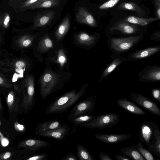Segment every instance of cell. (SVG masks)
<instances>
[{"instance_id":"6da1fadb","label":"cell","mask_w":160,"mask_h":160,"mask_svg":"<svg viewBox=\"0 0 160 160\" xmlns=\"http://www.w3.org/2000/svg\"><path fill=\"white\" fill-rule=\"evenodd\" d=\"M76 90L70 91L52 102L46 109L45 113L51 115L61 113L67 111L83 95L86 91V88L83 87L77 92Z\"/></svg>"},{"instance_id":"7a4b0ae2","label":"cell","mask_w":160,"mask_h":160,"mask_svg":"<svg viewBox=\"0 0 160 160\" xmlns=\"http://www.w3.org/2000/svg\"><path fill=\"white\" fill-rule=\"evenodd\" d=\"M119 120V117L117 114L107 113L94 117L89 122L81 125L90 129H102L116 125Z\"/></svg>"},{"instance_id":"3957f363","label":"cell","mask_w":160,"mask_h":160,"mask_svg":"<svg viewBox=\"0 0 160 160\" xmlns=\"http://www.w3.org/2000/svg\"><path fill=\"white\" fill-rule=\"evenodd\" d=\"M142 38V36L136 35L123 38H112L110 41L111 49L117 53L127 51Z\"/></svg>"},{"instance_id":"277c9868","label":"cell","mask_w":160,"mask_h":160,"mask_svg":"<svg viewBox=\"0 0 160 160\" xmlns=\"http://www.w3.org/2000/svg\"><path fill=\"white\" fill-rule=\"evenodd\" d=\"M58 80L57 73L52 71H47L42 75L40 79V91L43 100H45L54 92Z\"/></svg>"},{"instance_id":"5b68a950","label":"cell","mask_w":160,"mask_h":160,"mask_svg":"<svg viewBox=\"0 0 160 160\" xmlns=\"http://www.w3.org/2000/svg\"><path fill=\"white\" fill-rule=\"evenodd\" d=\"M96 102V97L92 96L76 104L68 117L71 120L74 118L82 114H91L94 110Z\"/></svg>"},{"instance_id":"8992f818","label":"cell","mask_w":160,"mask_h":160,"mask_svg":"<svg viewBox=\"0 0 160 160\" xmlns=\"http://www.w3.org/2000/svg\"><path fill=\"white\" fill-rule=\"evenodd\" d=\"M24 85L27 93H25L24 90L23 105L25 109L28 110L31 108L35 103L34 81L32 76L28 75L26 77L24 80Z\"/></svg>"},{"instance_id":"52a82bcc","label":"cell","mask_w":160,"mask_h":160,"mask_svg":"<svg viewBox=\"0 0 160 160\" xmlns=\"http://www.w3.org/2000/svg\"><path fill=\"white\" fill-rule=\"evenodd\" d=\"M130 98L133 102L150 112L160 116V108L154 102L148 98L138 93H131Z\"/></svg>"},{"instance_id":"ba28073f","label":"cell","mask_w":160,"mask_h":160,"mask_svg":"<svg viewBox=\"0 0 160 160\" xmlns=\"http://www.w3.org/2000/svg\"><path fill=\"white\" fill-rule=\"evenodd\" d=\"M74 130H72L66 124H62L59 127L49 131L38 132L37 135L55 138L58 140H62L67 136L72 135Z\"/></svg>"},{"instance_id":"9c48e42d","label":"cell","mask_w":160,"mask_h":160,"mask_svg":"<svg viewBox=\"0 0 160 160\" xmlns=\"http://www.w3.org/2000/svg\"><path fill=\"white\" fill-rule=\"evenodd\" d=\"M156 124L150 122L142 123L140 129V138L142 142L148 145L151 140L154 139V130L158 128Z\"/></svg>"},{"instance_id":"30bf717a","label":"cell","mask_w":160,"mask_h":160,"mask_svg":"<svg viewBox=\"0 0 160 160\" xmlns=\"http://www.w3.org/2000/svg\"><path fill=\"white\" fill-rule=\"evenodd\" d=\"M139 78L143 82H156L160 80V67L157 66L147 67L139 73Z\"/></svg>"},{"instance_id":"8fae6325","label":"cell","mask_w":160,"mask_h":160,"mask_svg":"<svg viewBox=\"0 0 160 160\" xmlns=\"http://www.w3.org/2000/svg\"><path fill=\"white\" fill-rule=\"evenodd\" d=\"M139 30L137 25L126 22L123 19L116 22L110 29L111 31H117L125 34H133Z\"/></svg>"},{"instance_id":"7c38bea8","label":"cell","mask_w":160,"mask_h":160,"mask_svg":"<svg viewBox=\"0 0 160 160\" xmlns=\"http://www.w3.org/2000/svg\"><path fill=\"white\" fill-rule=\"evenodd\" d=\"M96 138L102 142L113 143L126 141L131 137V135L127 134H96L94 135Z\"/></svg>"},{"instance_id":"4fadbf2b","label":"cell","mask_w":160,"mask_h":160,"mask_svg":"<svg viewBox=\"0 0 160 160\" xmlns=\"http://www.w3.org/2000/svg\"><path fill=\"white\" fill-rule=\"evenodd\" d=\"M76 19L79 23L86 24L93 27L98 26L97 22L93 15L83 7L79 8L76 16Z\"/></svg>"},{"instance_id":"5bb4252c","label":"cell","mask_w":160,"mask_h":160,"mask_svg":"<svg viewBox=\"0 0 160 160\" xmlns=\"http://www.w3.org/2000/svg\"><path fill=\"white\" fill-rule=\"evenodd\" d=\"M49 145L48 142L46 141L37 139H29L22 142L19 145L21 148L27 150L38 151L42 148Z\"/></svg>"},{"instance_id":"9a60e30c","label":"cell","mask_w":160,"mask_h":160,"mask_svg":"<svg viewBox=\"0 0 160 160\" xmlns=\"http://www.w3.org/2000/svg\"><path fill=\"white\" fill-rule=\"evenodd\" d=\"M116 103L118 106L130 113L137 115H146V113L142 109L125 98L118 100Z\"/></svg>"},{"instance_id":"2e32d148","label":"cell","mask_w":160,"mask_h":160,"mask_svg":"<svg viewBox=\"0 0 160 160\" xmlns=\"http://www.w3.org/2000/svg\"><path fill=\"white\" fill-rule=\"evenodd\" d=\"M160 49L159 46L148 48L131 53L128 57L133 60L143 59L155 54L159 52Z\"/></svg>"},{"instance_id":"e0dca14e","label":"cell","mask_w":160,"mask_h":160,"mask_svg":"<svg viewBox=\"0 0 160 160\" xmlns=\"http://www.w3.org/2000/svg\"><path fill=\"white\" fill-rule=\"evenodd\" d=\"M54 12L50 11L38 16L34 20L32 29L47 25L54 18Z\"/></svg>"},{"instance_id":"ac0fdd59","label":"cell","mask_w":160,"mask_h":160,"mask_svg":"<svg viewBox=\"0 0 160 160\" xmlns=\"http://www.w3.org/2000/svg\"><path fill=\"white\" fill-rule=\"evenodd\" d=\"M117 9L118 10H125L134 11L138 16L141 17H144L146 15L145 11L134 2H122L118 5Z\"/></svg>"},{"instance_id":"d6986e66","label":"cell","mask_w":160,"mask_h":160,"mask_svg":"<svg viewBox=\"0 0 160 160\" xmlns=\"http://www.w3.org/2000/svg\"><path fill=\"white\" fill-rule=\"evenodd\" d=\"M154 139L148 145L149 150L155 155L160 158V132L158 127L154 130Z\"/></svg>"},{"instance_id":"ffe728a7","label":"cell","mask_w":160,"mask_h":160,"mask_svg":"<svg viewBox=\"0 0 160 160\" xmlns=\"http://www.w3.org/2000/svg\"><path fill=\"white\" fill-rule=\"evenodd\" d=\"M62 123L57 120L46 121L38 124L36 127L35 133H37L57 128L62 125Z\"/></svg>"},{"instance_id":"44dd1931","label":"cell","mask_w":160,"mask_h":160,"mask_svg":"<svg viewBox=\"0 0 160 160\" xmlns=\"http://www.w3.org/2000/svg\"><path fill=\"white\" fill-rule=\"evenodd\" d=\"M123 20L131 23L142 26L147 25L150 23L159 20L156 17L144 18L134 16H129L125 18Z\"/></svg>"},{"instance_id":"7402d4cb","label":"cell","mask_w":160,"mask_h":160,"mask_svg":"<svg viewBox=\"0 0 160 160\" xmlns=\"http://www.w3.org/2000/svg\"><path fill=\"white\" fill-rule=\"evenodd\" d=\"M121 151L125 156L135 160H145L136 148L135 146L125 147L121 149Z\"/></svg>"},{"instance_id":"603a6c76","label":"cell","mask_w":160,"mask_h":160,"mask_svg":"<svg viewBox=\"0 0 160 160\" xmlns=\"http://www.w3.org/2000/svg\"><path fill=\"white\" fill-rule=\"evenodd\" d=\"M124 59L120 56L114 58L102 73L100 80H101L108 76L123 62Z\"/></svg>"},{"instance_id":"cb8c5ba5","label":"cell","mask_w":160,"mask_h":160,"mask_svg":"<svg viewBox=\"0 0 160 160\" xmlns=\"http://www.w3.org/2000/svg\"><path fill=\"white\" fill-rule=\"evenodd\" d=\"M76 40L81 44L90 45L96 42L97 38L95 35H89L87 33L82 32L77 36Z\"/></svg>"},{"instance_id":"d4e9b609","label":"cell","mask_w":160,"mask_h":160,"mask_svg":"<svg viewBox=\"0 0 160 160\" xmlns=\"http://www.w3.org/2000/svg\"><path fill=\"white\" fill-rule=\"evenodd\" d=\"M70 26L69 18L66 17L59 25L56 33L55 37L58 40H60L68 32Z\"/></svg>"},{"instance_id":"484cf974","label":"cell","mask_w":160,"mask_h":160,"mask_svg":"<svg viewBox=\"0 0 160 160\" xmlns=\"http://www.w3.org/2000/svg\"><path fill=\"white\" fill-rule=\"evenodd\" d=\"M60 3V0H39L31 9L52 8L58 5Z\"/></svg>"},{"instance_id":"4316f807","label":"cell","mask_w":160,"mask_h":160,"mask_svg":"<svg viewBox=\"0 0 160 160\" xmlns=\"http://www.w3.org/2000/svg\"><path fill=\"white\" fill-rule=\"evenodd\" d=\"M77 154L80 160H94L92 156L90 154L87 149L80 144L77 145Z\"/></svg>"},{"instance_id":"83f0119b","label":"cell","mask_w":160,"mask_h":160,"mask_svg":"<svg viewBox=\"0 0 160 160\" xmlns=\"http://www.w3.org/2000/svg\"><path fill=\"white\" fill-rule=\"evenodd\" d=\"M53 47L52 41L48 36H46L39 42L38 48L40 52H43L48 51Z\"/></svg>"},{"instance_id":"f1b7e54d","label":"cell","mask_w":160,"mask_h":160,"mask_svg":"<svg viewBox=\"0 0 160 160\" xmlns=\"http://www.w3.org/2000/svg\"><path fill=\"white\" fill-rule=\"evenodd\" d=\"M34 38L32 36L24 35L19 37L16 41L18 45L21 48H25L30 46L33 42Z\"/></svg>"},{"instance_id":"f546056e","label":"cell","mask_w":160,"mask_h":160,"mask_svg":"<svg viewBox=\"0 0 160 160\" xmlns=\"http://www.w3.org/2000/svg\"><path fill=\"white\" fill-rule=\"evenodd\" d=\"M94 117L90 114H84L79 115L71 120L74 125L79 126L90 121Z\"/></svg>"},{"instance_id":"4dcf8cb0","label":"cell","mask_w":160,"mask_h":160,"mask_svg":"<svg viewBox=\"0 0 160 160\" xmlns=\"http://www.w3.org/2000/svg\"><path fill=\"white\" fill-rule=\"evenodd\" d=\"M135 147L145 159L146 160H154V157L151 153L144 147L142 141H140L137 144Z\"/></svg>"},{"instance_id":"1f68e13d","label":"cell","mask_w":160,"mask_h":160,"mask_svg":"<svg viewBox=\"0 0 160 160\" xmlns=\"http://www.w3.org/2000/svg\"><path fill=\"white\" fill-rule=\"evenodd\" d=\"M10 22V16L8 13L0 14V26L4 28H8Z\"/></svg>"},{"instance_id":"d6a6232c","label":"cell","mask_w":160,"mask_h":160,"mask_svg":"<svg viewBox=\"0 0 160 160\" xmlns=\"http://www.w3.org/2000/svg\"><path fill=\"white\" fill-rule=\"evenodd\" d=\"M15 100L14 93L13 91H11L8 93L6 98V102L10 112L12 110Z\"/></svg>"},{"instance_id":"836d02e7","label":"cell","mask_w":160,"mask_h":160,"mask_svg":"<svg viewBox=\"0 0 160 160\" xmlns=\"http://www.w3.org/2000/svg\"><path fill=\"white\" fill-rule=\"evenodd\" d=\"M121 0H109L102 4L99 8L100 10H105L113 8Z\"/></svg>"},{"instance_id":"e575fe53","label":"cell","mask_w":160,"mask_h":160,"mask_svg":"<svg viewBox=\"0 0 160 160\" xmlns=\"http://www.w3.org/2000/svg\"><path fill=\"white\" fill-rule=\"evenodd\" d=\"M48 155L45 153H39L35 154L26 159V160H46Z\"/></svg>"},{"instance_id":"d590c367","label":"cell","mask_w":160,"mask_h":160,"mask_svg":"<svg viewBox=\"0 0 160 160\" xmlns=\"http://www.w3.org/2000/svg\"><path fill=\"white\" fill-rule=\"evenodd\" d=\"M39 0H27L24 2L21 7L22 9H31Z\"/></svg>"},{"instance_id":"8d00e7d4","label":"cell","mask_w":160,"mask_h":160,"mask_svg":"<svg viewBox=\"0 0 160 160\" xmlns=\"http://www.w3.org/2000/svg\"><path fill=\"white\" fill-rule=\"evenodd\" d=\"M58 61L61 66H63L66 62V57L62 50H60L58 52Z\"/></svg>"},{"instance_id":"74e56055","label":"cell","mask_w":160,"mask_h":160,"mask_svg":"<svg viewBox=\"0 0 160 160\" xmlns=\"http://www.w3.org/2000/svg\"><path fill=\"white\" fill-rule=\"evenodd\" d=\"M154 5L155 13L156 18L159 20L160 19V1L154 0Z\"/></svg>"},{"instance_id":"f35d334b","label":"cell","mask_w":160,"mask_h":160,"mask_svg":"<svg viewBox=\"0 0 160 160\" xmlns=\"http://www.w3.org/2000/svg\"><path fill=\"white\" fill-rule=\"evenodd\" d=\"M0 86L5 88H8L11 87L12 85L6 79L0 76Z\"/></svg>"},{"instance_id":"ab89813d","label":"cell","mask_w":160,"mask_h":160,"mask_svg":"<svg viewBox=\"0 0 160 160\" xmlns=\"http://www.w3.org/2000/svg\"><path fill=\"white\" fill-rule=\"evenodd\" d=\"M152 97L156 100L160 102V90L158 88H154L152 90Z\"/></svg>"},{"instance_id":"60d3db41","label":"cell","mask_w":160,"mask_h":160,"mask_svg":"<svg viewBox=\"0 0 160 160\" xmlns=\"http://www.w3.org/2000/svg\"><path fill=\"white\" fill-rule=\"evenodd\" d=\"M62 160H78L76 156L72 152H68L63 157Z\"/></svg>"},{"instance_id":"b9f144b4","label":"cell","mask_w":160,"mask_h":160,"mask_svg":"<svg viewBox=\"0 0 160 160\" xmlns=\"http://www.w3.org/2000/svg\"><path fill=\"white\" fill-rule=\"evenodd\" d=\"M12 154L9 152H5L0 153V160L9 159L12 156Z\"/></svg>"},{"instance_id":"7bdbcfd3","label":"cell","mask_w":160,"mask_h":160,"mask_svg":"<svg viewBox=\"0 0 160 160\" xmlns=\"http://www.w3.org/2000/svg\"><path fill=\"white\" fill-rule=\"evenodd\" d=\"M151 39L154 41H160V31H157L154 32L151 36Z\"/></svg>"},{"instance_id":"ee69618b","label":"cell","mask_w":160,"mask_h":160,"mask_svg":"<svg viewBox=\"0 0 160 160\" xmlns=\"http://www.w3.org/2000/svg\"><path fill=\"white\" fill-rule=\"evenodd\" d=\"M15 67L18 68H22L26 65V62L22 60H19L16 61L14 63Z\"/></svg>"},{"instance_id":"f6af8a7d","label":"cell","mask_w":160,"mask_h":160,"mask_svg":"<svg viewBox=\"0 0 160 160\" xmlns=\"http://www.w3.org/2000/svg\"><path fill=\"white\" fill-rule=\"evenodd\" d=\"M100 159L101 160H112V159L108 154L103 152H100L99 154Z\"/></svg>"},{"instance_id":"bcb514c9","label":"cell","mask_w":160,"mask_h":160,"mask_svg":"<svg viewBox=\"0 0 160 160\" xmlns=\"http://www.w3.org/2000/svg\"><path fill=\"white\" fill-rule=\"evenodd\" d=\"M15 129L18 131L23 132L25 130L24 126L22 124H20L18 122H15L14 124Z\"/></svg>"},{"instance_id":"7dc6e473","label":"cell","mask_w":160,"mask_h":160,"mask_svg":"<svg viewBox=\"0 0 160 160\" xmlns=\"http://www.w3.org/2000/svg\"><path fill=\"white\" fill-rule=\"evenodd\" d=\"M115 158L118 160H130V159L125 156L119 154H116L115 156Z\"/></svg>"},{"instance_id":"c3c4849f","label":"cell","mask_w":160,"mask_h":160,"mask_svg":"<svg viewBox=\"0 0 160 160\" xmlns=\"http://www.w3.org/2000/svg\"><path fill=\"white\" fill-rule=\"evenodd\" d=\"M13 85L14 89L18 93H20L21 92L20 87L16 83H14Z\"/></svg>"},{"instance_id":"681fc988","label":"cell","mask_w":160,"mask_h":160,"mask_svg":"<svg viewBox=\"0 0 160 160\" xmlns=\"http://www.w3.org/2000/svg\"><path fill=\"white\" fill-rule=\"evenodd\" d=\"M2 106L1 104L0 99V110H2Z\"/></svg>"},{"instance_id":"f907efd6","label":"cell","mask_w":160,"mask_h":160,"mask_svg":"<svg viewBox=\"0 0 160 160\" xmlns=\"http://www.w3.org/2000/svg\"><path fill=\"white\" fill-rule=\"evenodd\" d=\"M1 40H2L1 37V35H0V42H1Z\"/></svg>"},{"instance_id":"816d5d0a","label":"cell","mask_w":160,"mask_h":160,"mask_svg":"<svg viewBox=\"0 0 160 160\" xmlns=\"http://www.w3.org/2000/svg\"><path fill=\"white\" fill-rule=\"evenodd\" d=\"M16 0H10V1H16Z\"/></svg>"},{"instance_id":"f5cc1de1","label":"cell","mask_w":160,"mask_h":160,"mask_svg":"<svg viewBox=\"0 0 160 160\" xmlns=\"http://www.w3.org/2000/svg\"><path fill=\"white\" fill-rule=\"evenodd\" d=\"M0 125H1V122L0 121Z\"/></svg>"},{"instance_id":"db71d44e","label":"cell","mask_w":160,"mask_h":160,"mask_svg":"<svg viewBox=\"0 0 160 160\" xmlns=\"http://www.w3.org/2000/svg\"><path fill=\"white\" fill-rule=\"evenodd\" d=\"M158 0V1H160V0Z\"/></svg>"}]
</instances>
